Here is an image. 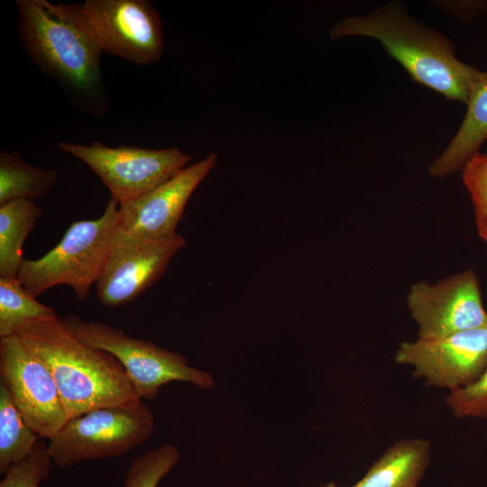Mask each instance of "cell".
<instances>
[{
	"mask_svg": "<svg viewBox=\"0 0 487 487\" xmlns=\"http://www.w3.org/2000/svg\"><path fill=\"white\" fill-rule=\"evenodd\" d=\"M18 32L31 60L78 110L103 117L109 98L101 70L104 52L80 3L16 0Z\"/></svg>",
	"mask_w": 487,
	"mask_h": 487,
	"instance_id": "1",
	"label": "cell"
},
{
	"mask_svg": "<svg viewBox=\"0 0 487 487\" xmlns=\"http://www.w3.org/2000/svg\"><path fill=\"white\" fill-rule=\"evenodd\" d=\"M334 40L366 36L378 40L417 83L446 98L466 104L487 72L463 63L441 33L411 19L396 5L367 15L346 17L330 30Z\"/></svg>",
	"mask_w": 487,
	"mask_h": 487,
	"instance_id": "2",
	"label": "cell"
},
{
	"mask_svg": "<svg viewBox=\"0 0 487 487\" xmlns=\"http://www.w3.org/2000/svg\"><path fill=\"white\" fill-rule=\"evenodd\" d=\"M16 335L50 369L69 419L140 399L116 358L81 342L58 316L29 323Z\"/></svg>",
	"mask_w": 487,
	"mask_h": 487,
	"instance_id": "3",
	"label": "cell"
},
{
	"mask_svg": "<svg viewBox=\"0 0 487 487\" xmlns=\"http://www.w3.org/2000/svg\"><path fill=\"white\" fill-rule=\"evenodd\" d=\"M119 204L110 198L96 219L71 224L62 239L36 260L23 259L17 279L34 297L67 285L84 300L104 268L116 231Z\"/></svg>",
	"mask_w": 487,
	"mask_h": 487,
	"instance_id": "4",
	"label": "cell"
},
{
	"mask_svg": "<svg viewBox=\"0 0 487 487\" xmlns=\"http://www.w3.org/2000/svg\"><path fill=\"white\" fill-rule=\"evenodd\" d=\"M154 428L141 399L93 409L69 418L47 446L51 461L66 468L86 460L120 456L146 442Z\"/></svg>",
	"mask_w": 487,
	"mask_h": 487,
	"instance_id": "5",
	"label": "cell"
},
{
	"mask_svg": "<svg viewBox=\"0 0 487 487\" xmlns=\"http://www.w3.org/2000/svg\"><path fill=\"white\" fill-rule=\"evenodd\" d=\"M63 321L81 342L116 358L141 400L155 399L160 388L171 381L188 382L202 390L214 385L210 373L190 366L185 356L155 343L76 315H68Z\"/></svg>",
	"mask_w": 487,
	"mask_h": 487,
	"instance_id": "6",
	"label": "cell"
},
{
	"mask_svg": "<svg viewBox=\"0 0 487 487\" xmlns=\"http://www.w3.org/2000/svg\"><path fill=\"white\" fill-rule=\"evenodd\" d=\"M58 148L87 164L118 204L142 196L185 169L191 157L179 148L109 147L60 142Z\"/></svg>",
	"mask_w": 487,
	"mask_h": 487,
	"instance_id": "7",
	"label": "cell"
},
{
	"mask_svg": "<svg viewBox=\"0 0 487 487\" xmlns=\"http://www.w3.org/2000/svg\"><path fill=\"white\" fill-rule=\"evenodd\" d=\"M0 377L24 421L51 439L69 420L55 380L18 335L0 337Z\"/></svg>",
	"mask_w": 487,
	"mask_h": 487,
	"instance_id": "8",
	"label": "cell"
},
{
	"mask_svg": "<svg viewBox=\"0 0 487 487\" xmlns=\"http://www.w3.org/2000/svg\"><path fill=\"white\" fill-rule=\"evenodd\" d=\"M187 244L184 236L145 239L115 231L112 247L96 280L100 302L110 308L128 304L165 272L170 262Z\"/></svg>",
	"mask_w": 487,
	"mask_h": 487,
	"instance_id": "9",
	"label": "cell"
},
{
	"mask_svg": "<svg viewBox=\"0 0 487 487\" xmlns=\"http://www.w3.org/2000/svg\"><path fill=\"white\" fill-rule=\"evenodd\" d=\"M407 307L419 338H436L487 325L478 277L466 270L434 284H412Z\"/></svg>",
	"mask_w": 487,
	"mask_h": 487,
	"instance_id": "10",
	"label": "cell"
},
{
	"mask_svg": "<svg viewBox=\"0 0 487 487\" xmlns=\"http://www.w3.org/2000/svg\"><path fill=\"white\" fill-rule=\"evenodd\" d=\"M85 12L103 51L139 66L164 51L161 16L149 0H87Z\"/></svg>",
	"mask_w": 487,
	"mask_h": 487,
	"instance_id": "11",
	"label": "cell"
},
{
	"mask_svg": "<svg viewBox=\"0 0 487 487\" xmlns=\"http://www.w3.org/2000/svg\"><path fill=\"white\" fill-rule=\"evenodd\" d=\"M395 362L413 374L450 391L475 381L487 366V325L436 338L402 342Z\"/></svg>",
	"mask_w": 487,
	"mask_h": 487,
	"instance_id": "12",
	"label": "cell"
},
{
	"mask_svg": "<svg viewBox=\"0 0 487 487\" xmlns=\"http://www.w3.org/2000/svg\"><path fill=\"white\" fill-rule=\"evenodd\" d=\"M216 161L217 154L210 153L153 190L119 204L116 232L145 239L177 234L189 198Z\"/></svg>",
	"mask_w": 487,
	"mask_h": 487,
	"instance_id": "13",
	"label": "cell"
},
{
	"mask_svg": "<svg viewBox=\"0 0 487 487\" xmlns=\"http://www.w3.org/2000/svg\"><path fill=\"white\" fill-rule=\"evenodd\" d=\"M465 116L446 150L428 166L435 178H445L463 169L487 140V76L469 97Z\"/></svg>",
	"mask_w": 487,
	"mask_h": 487,
	"instance_id": "14",
	"label": "cell"
},
{
	"mask_svg": "<svg viewBox=\"0 0 487 487\" xmlns=\"http://www.w3.org/2000/svg\"><path fill=\"white\" fill-rule=\"evenodd\" d=\"M429 455V441L401 439L382 454L354 487H417Z\"/></svg>",
	"mask_w": 487,
	"mask_h": 487,
	"instance_id": "15",
	"label": "cell"
},
{
	"mask_svg": "<svg viewBox=\"0 0 487 487\" xmlns=\"http://www.w3.org/2000/svg\"><path fill=\"white\" fill-rule=\"evenodd\" d=\"M42 215L33 200L18 199L0 206V276L17 278L23 245Z\"/></svg>",
	"mask_w": 487,
	"mask_h": 487,
	"instance_id": "16",
	"label": "cell"
},
{
	"mask_svg": "<svg viewBox=\"0 0 487 487\" xmlns=\"http://www.w3.org/2000/svg\"><path fill=\"white\" fill-rule=\"evenodd\" d=\"M59 173L38 168L23 160L17 152H0V206L18 200L46 196L56 184Z\"/></svg>",
	"mask_w": 487,
	"mask_h": 487,
	"instance_id": "17",
	"label": "cell"
},
{
	"mask_svg": "<svg viewBox=\"0 0 487 487\" xmlns=\"http://www.w3.org/2000/svg\"><path fill=\"white\" fill-rule=\"evenodd\" d=\"M41 436L24 421L6 387L0 382V472L26 459Z\"/></svg>",
	"mask_w": 487,
	"mask_h": 487,
	"instance_id": "18",
	"label": "cell"
},
{
	"mask_svg": "<svg viewBox=\"0 0 487 487\" xmlns=\"http://www.w3.org/2000/svg\"><path fill=\"white\" fill-rule=\"evenodd\" d=\"M56 316L51 308L39 302L17 278L0 276V337L16 335L29 323Z\"/></svg>",
	"mask_w": 487,
	"mask_h": 487,
	"instance_id": "19",
	"label": "cell"
},
{
	"mask_svg": "<svg viewBox=\"0 0 487 487\" xmlns=\"http://www.w3.org/2000/svg\"><path fill=\"white\" fill-rule=\"evenodd\" d=\"M178 448L163 445L135 458L130 464L124 487H157L179 459Z\"/></svg>",
	"mask_w": 487,
	"mask_h": 487,
	"instance_id": "20",
	"label": "cell"
},
{
	"mask_svg": "<svg viewBox=\"0 0 487 487\" xmlns=\"http://www.w3.org/2000/svg\"><path fill=\"white\" fill-rule=\"evenodd\" d=\"M462 178L473 205L478 235L487 244V153L473 155L462 169Z\"/></svg>",
	"mask_w": 487,
	"mask_h": 487,
	"instance_id": "21",
	"label": "cell"
},
{
	"mask_svg": "<svg viewBox=\"0 0 487 487\" xmlns=\"http://www.w3.org/2000/svg\"><path fill=\"white\" fill-rule=\"evenodd\" d=\"M47 446L40 440L26 459L9 468L0 487H39L49 477L52 462Z\"/></svg>",
	"mask_w": 487,
	"mask_h": 487,
	"instance_id": "22",
	"label": "cell"
},
{
	"mask_svg": "<svg viewBox=\"0 0 487 487\" xmlns=\"http://www.w3.org/2000/svg\"><path fill=\"white\" fill-rule=\"evenodd\" d=\"M446 403L457 418H487V366L475 381L450 391Z\"/></svg>",
	"mask_w": 487,
	"mask_h": 487,
	"instance_id": "23",
	"label": "cell"
},
{
	"mask_svg": "<svg viewBox=\"0 0 487 487\" xmlns=\"http://www.w3.org/2000/svg\"><path fill=\"white\" fill-rule=\"evenodd\" d=\"M321 487H337V486H335V484H334V483H329V484H326V485L321 486ZM353 487H354V486H353Z\"/></svg>",
	"mask_w": 487,
	"mask_h": 487,
	"instance_id": "24",
	"label": "cell"
}]
</instances>
